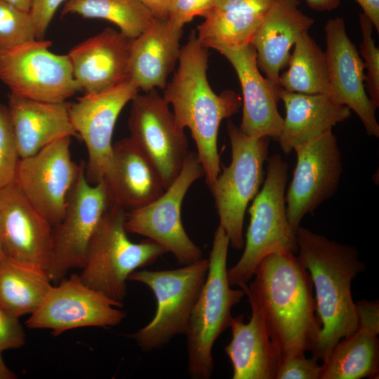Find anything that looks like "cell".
I'll return each mask as SVG.
<instances>
[{
  "label": "cell",
  "mask_w": 379,
  "mask_h": 379,
  "mask_svg": "<svg viewBox=\"0 0 379 379\" xmlns=\"http://www.w3.org/2000/svg\"><path fill=\"white\" fill-rule=\"evenodd\" d=\"M254 276L249 286L239 287L258 305L280 365L312 352L321 325L316 314L311 277L297 256L292 253L270 254L260 262Z\"/></svg>",
  "instance_id": "obj_1"
},
{
  "label": "cell",
  "mask_w": 379,
  "mask_h": 379,
  "mask_svg": "<svg viewBox=\"0 0 379 379\" xmlns=\"http://www.w3.org/2000/svg\"><path fill=\"white\" fill-rule=\"evenodd\" d=\"M208 60V48L192 31L181 48L178 67L167 83L163 98L172 105L178 126L190 130L211 189L220 173L218 149L220 123L239 111L242 100L232 90L220 94L212 90L207 78Z\"/></svg>",
  "instance_id": "obj_2"
},
{
  "label": "cell",
  "mask_w": 379,
  "mask_h": 379,
  "mask_svg": "<svg viewBox=\"0 0 379 379\" xmlns=\"http://www.w3.org/2000/svg\"><path fill=\"white\" fill-rule=\"evenodd\" d=\"M297 258L308 272L315 291L321 329L312 357L325 361L334 346L358 326L352 281L366 269L353 246L343 244L299 226Z\"/></svg>",
  "instance_id": "obj_3"
},
{
  "label": "cell",
  "mask_w": 379,
  "mask_h": 379,
  "mask_svg": "<svg viewBox=\"0 0 379 379\" xmlns=\"http://www.w3.org/2000/svg\"><path fill=\"white\" fill-rule=\"evenodd\" d=\"M229 239L220 225L216 229L205 281L192 307L185 335L188 373L194 379H208L214 369L213 347L233 319L232 309L245 292L234 289L227 278Z\"/></svg>",
  "instance_id": "obj_4"
},
{
  "label": "cell",
  "mask_w": 379,
  "mask_h": 379,
  "mask_svg": "<svg viewBox=\"0 0 379 379\" xmlns=\"http://www.w3.org/2000/svg\"><path fill=\"white\" fill-rule=\"evenodd\" d=\"M126 212L117 205L107 207L89 240L79 274L86 286L122 306L129 275L166 253L149 239L140 243L131 241L124 226Z\"/></svg>",
  "instance_id": "obj_5"
},
{
  "label": "cell",
  "mask_w": 379,
  "mask_h": 379,
  "mask_svg": "<svg viewBox=\"0 0 379 379\" xmlns=\"http://www.w3.org/2000/svg\"><path fill=\"white\" fill-rule=\"evenodd\" d=\"M288 171V164L279 154L268 158L263 185L248 210L250 222L244 252L238 262L227 270L231 286L246 284L266 256L298 252L295 233L286 214Z\"/></svg>",
  "instance_id": "obj_6"
},
{
  "label": "cell",
  "mask_w": 379,
  "mask_h": 379,
  "mask_svg": "<svg viewBox=\"0 0 379 379\" xmlns=\"http://www.w3.org/2000/svg\"><path fill=\"white\" fill-rule=\"evenodd\" d=\"M227 131L232 160L229 166H223L210 190L215 199L219 225L225 230L230 245L241 249L244 246L245 213L263 182V166L269 158L271 138L246 135L231 121Z\"/></svg>",
  "instance_id": "obj_7"
},
{
  "label": "cell",
  "mask_w": 379,
  "mask_h": 379,
  "mask_svg": "<svg viewBox=\"0 0 379 379\" xmlns=\"http://www.w3.org/2000/svg\"><path fill=\"white\" fill-rule=\"evenodd\" d=\"M208 259L164 270H135L128 280L153 292L156 312L151 321L132 335L144 351L160 349L175 335L186 333L194 302L206 278Z\"/></svg>",
  "instance_id": "obj_8"
},
{
  "label": "cell",
  "mask_w": 379,
  "mask_h": 379,
  "mask_svg": "<svg viewBox=\"0 0 379 379\" xmlns=\"http://www.w3.org/2000/svg\"><path fill=\"white\" fill-rule=\"evenodd\" d=\"M204 175L197 154L189 152L180 174L152 202L126 211L127 232L145 237L171 253L182 265L202 258L201 250L191 240L182 225L181 206L190 187Z\"/></svg>",
  "instance_id": "obj_9"
},
{
  "label": "cell",
  "mask_w": 379,
  "mask_h": 379,
  "mask_svg": "<svg viewBox=\"0 0 379 379\" xmlns=\"http://www.w3.org/2000/svg\"><path fill=\"white\" fill-rule=\"evenodd\" d=\"M50 41L35 39L0 51V80L16 95L63 102L77 91L67 55L49 51Z\"/></svg>",
  "instance_id": "obj_10"
},
{
  "label": "cell",
  "mask_w": 379,
  "mask_h": 379,
  "mask_svg": "<svg viewBox=\"0 0 379 379\" xmlns=\"http://www.w3.org/2000/svg\"><path fill=\"white\" fill-rule=\"evenodd\" d=\"M128 124L129 138L154 166L166 190L180 174L190 152L185 130L155 89L133 97Z\"/></svg>",
  "instance_id": "obj_11"
},
{
  "label": "cell",
  "mask_w": 379,
  "mask_h": 379,
  "mask_svg": "<svg viewBox=\"0 0 379 379\" xmlns=\"http://www.w3.org/2000/svg\"><path fill=\"white\" fill-rule=\"evenodd\" d=\"M85 166L73 186L62 220L53 229L52 258L48 275L58 284L74 268H82L89 240L102 215L110 205L102 180L90 184Z\"/></svg>",
  "instance_id": "obj_12"
},
{
  "label": "cell",
  "mask_w": 379,
  "mask_h": 379,
  "mask_svg": "<svg viewBox=\"0 0 379 379\" xmlns=\"http://www.w3.org/2000/svg\"><path fill=\"white\" fill-rule=\"evenodd\" d=\"M71 137L56 140L22 158L15 183L32 205L56 226L63 218L69 194L85 166L72 160Z\"/></svg>",
  "instance_id": "obj_13"
},
{
  "label": "cell",
  "mask_w": 379,
  "mask_h": 379,
  "mask_svg": "<svg viewBox=\"0 0 379 379\" xmlns=\"http://www.w3.org/2000/svg\"><path fill=\"white\" fill-rule=\"evenodd\" d=\"M293 178L286 190L287 218L295 233L307 214L337 192L343 173L340 149L332 131L294 149Z\"/></svg>",
  "instance_id": "obj_14"
},
{
  "label": "cell",
  "mask_w": 379,
  "mask_h": 379,
  "mask_svg": "<svg viewBox=\"0 0 379 379\" xmlns=\"http://www.w3.org/2000/svg\"><path fill=\"white\" fill-rule=\"evenodd\" d=\"M52 286L39 308L26 321L29 328H47L58 335L73 328L119 325L126 317L123 307L82 282L79 274Z\"/></svg>",
  "instance_id": "obj_15"
},
{
  "label": "cell",
  "mask_w": 379,
  "mask_h": 379,
  "mask_svg": "<svg viewBox=\"0 0 379 379\" xmlns=\"http://www.w3.org/2000/svg\"><path fill=\"white\" fill-rule=\"evenodd\" d=\"M138 91L139 88L128 79L110 90L84 95L77 102H69L71 123L87 149L84 173L90 184H98L107 173L112 162V139L117 118Z\"/></svg>",
  "instance_id": "obj_16"
},
{
  "label": "cell",
  "mask_w": 379,
  "mask_h": 379,
  "mask_svg": "<svg viewBox=\"0 0 379 379\" xmlns=\"http://www.w3.org/2000/svg\"><path fill=\"white\" fill-rule=\"evenodd\" d=\"M324 33L329 96L335 103L355 112L368 135L378 138L377 107L366 93L364 62L347 34L344 19L328 20Z\"/></svg>",
  "instance_id": "obj_17"
},
{
  "label": "cell",
  "mask_w": 379,
  "mask_h": 379,
  "mask_svg": "<svg viewBox=\"0 0 379 379\" xmlns=\"http://www.w3.org/2000/svg\"><path fill=\"white\" fill-rule=\"evenodd\" d=\"M53 227L15 182L0 190V241L15 260L48 269Z\"/></svg>",
  "instance_id": "obj_18"
},
{
  "label": "cell",
  "mask_w": 379,
  "mask_h": 379,
  "mask_svg": "<svg viewBox=\"0 0 379 379\" xmlns=\"http://www.w3.org/2000/svg\"><path fill=\"white\" fill-rule=\"evenodd\" d=\"M215 50L231 63L241 84L243 114L240 131L251 137L278 140L284 121L277 108L281 87L260 74L254 46L250 43Z\"/></svg>",
  "instance_id": "obj_19"
},
{
  "label": "cell",
  "mask_w": 379,
  "mask_h": 379,
  "mask_svg": "<svg viewBox=\"0 0 379 379\" xmlns=\"http://www.w3.org/2000/svg\"><path fill=\"white\" fill-rule=\"evenodd\" d=\"M133 39L107 27L69 51L73 77L84 95L102 93L130 79Z\"/></svg>",
  "instance_id": "obj_20"
},
{
  "label": "cell",
  "mask_w": 379,
  "mask_h": 379,
  "mask_svg": "<svg viewBox=\"0 0 379 379\" xmlns=\"http://www.w3.org/2000/svg\"><path fill=\"white\" fill-rule=\"evenodd\" d=\"M357 329L342 338L321 365L319 379L378 378L379 373V304L356 303Z\"/></svg>",
  "instance_id": "obj_21"
},
{
  "label": "cell",
  "mask_w": 379,
  "mask_h": 379,
  "mask_svg": "<svg viewBox=\"0 0 379 379\" xmlns=\"http://www.w3.org/2000/svg\"><path fill=\"white\" fill-rule=\"evenodd\" d=\"M299 5V0H276L251 41L259 69L277 86L281 72L288 66L291 48L314 22Z\"/></svg>",
  "instance_id": "obj_22"
},
{
  "label": "cell",
  "mask_w": 379,
  "mask_h": 379,
  "mask_svg": "<svg viewBox=\"0 0 379 379\" xmlns=\"http://www.w3.org/2000/svg\"><path fill=\"white\" fill-rule=\"evenodd\" d=\"M112 156L110 168L102 180L110 205L129 211L152 202L164 193L159 172L130 138L114 143Z\"/></svg>",
  "instance_id": "obj_23"
},
{
  "label": "cell",
  "mask_w": 379,
  "mask_h": 379,
  "mask_svg": "<svg viewBox=\"0 0 379 379\" xmlns=\"http://www.w3.org/2000/svg\"><path fill=\"white\" fill-rule=\"evenodd\" d=\"M183 27L166 19H154L131 47L129 78L139 90L164 89L180 55Z\"/></svg>",
  "instance_id": "obj_24"
},
{
  "label": "cell",
  "mask_w": 379,
  "mask_h": 379,
  "mask_svg": "<svg viewBox=\"0 0 379 379\" xmlns=\"http://www.w3.org/2000/svg\"><path fill=\"white\" fill-rule=\"evenodd\" d=\"M69 102H47L8 95V109L20 158L34 155L66 136L79 138L69 115Z\"/></svg>",
  "instance_id": "obj_25"
},
{
  "label": "cell",
  "mask_w": 379,
  "mask_h": 379,
  "mask_svg": "<svg viewBox=\"0 0 379 379\" xmlns=\"http://www.w3.org/2000/svg\"><path fill=\"white\" fill-rule=\"evenodd\" d=\"M279 98L286 115L277 140L285 154L332 131L351 115L347 107L335 103L326 94L293 93L281 88Z\"/></svg>",
  "instance_id": "obj_26"
},
{
  "label": "cell",
  "mask_w": 379,
  "mask_h": 379,
  "mask_svg": "<svg viewBox=\"0 0 379 379\" xmlns=\"http://www.w3.org/2000/svg\"><path fill=\"white\" fill-rule=\"evenodd\" d=\"M248 302V322L244 323L242 314L233 317L230 325L232 340L224 348L232 365V378L276 379L280 365L277 351L258 305L251 299Z\"/></svg>",
  "instance_id": "obj_27"
},
{
  "label": "cell",
  "mask_w": 379,
  "mask_h": 379,
  "mask_svg": "<svg viewBox=\"0 0 379 379\" xmlns=\"http://www.w3.org/2000/svg\"><path fill=\"white\" fill-rule=\"evenodd\" d=\"M276 0H215L198 26L199 42L206 48L241 46L254 34Z\"/></svg>",
  "instance_id": "obj_28"
},
{
  "label": "cell",
  "mask_w": 379,
  "mask_h": 379,
  "mask_svg": "<svg viewBox=\"0 0 379 379\" xmlns=\"http://www.w3.org/2000/svg\"><path fill=\"white\" fill-rule=\"evenodd\" d=\"M52 286L46 270L1 254L0 307L11 317L35 312Z\"/></svg>",
  "instance_id": "obj_29"
},
{
  "label": "cell",
  "mask_w": 379,
  "mask_h": 379,
  "mask_svg": "<svg viewBox=\"0 0 379 379\" xmlns=\"http://www.w3.org/2000/svg\"><path fill=\"white\" fill-rule=\"evenodd\" d=\"M287 67L279 79V86L282 89L293 93L329 95L325 53L308 32L295 41Z\"/></svg>",
  "instance_id": "obj_30"
},
{
  "label": "cell",
  "mask_w": 379,
  "mask_h": 379,
  "mask_svg": "<svg viewBox=\"0 0 379 379\" xmlns=\"http://www.w3.org/2000/svg\"><path fill=\"white\" fill-rule=\"evenodd\" d=\"M67 13L110 21L131 39L138 36L154 19L138 0H69L62 11V15Z\"/></svg>",
  "instance_id": "obj_31"
},
{
  "label": "cell",
  "mask_w": 379,
  "mask_h": 379,
  "mask_svg": "<svg viewBox=\"0 0 379 379\" xmlns=\"http://www.w3.org/2000/svg\"><path fill=\"white\" fill-rule=\"evenodd\" d=\"M36 39V30L29 12L0 0V51Z\"/></svg>",
  "instance_id": "obj_32"
},
{
  "label": "cell",
  "mask_w": 379,
  "mask_h": 379,
  "mask_svg": "<svg viewBox=\"0 0 379 379\" xmlns=\"http://www.w3.org/2000/svg\"><path fill=\"white\" fill-rule=\"evenodd\" d=\"M20 159L8 107L0 103V190L15 182Z\"/></svg>",
  "instance_id": "obj_33"
},
{
  "label": "cell",
  "mask_w": 379,
  "mask_h": 379,
  "mask_svg": "<svg viewBox=\"0 0 379 379\" xmlns=\"http://www.w3.org/2000/svg\"><path fill=\"white\" fill-rule=\"evenodd\" d=\"M359 26L362 35L360 53L362 56L365 74V87L368 97L378 108L379 107V48L373 39V25L364 13L359 14Z\"/></svg>",
  "instance_id": "obj_34"
},
{
  "label": "cell",
  "mask_w": 379,
  "mask_h": 379,
  "mask_svg": "<svg viewBox=\"0 0 379 379\" xmlns=\"http://www.w3.org/2000/svg\"><path fill=\"white\" fill-rule=\"evenodd\" d=\"M215 0H172L167 19L183 27L196 16L204 17L213 7Z\"/></svg>",
  "instance_id": "obj_35"
},
{
  "label": "cell",
  "mask_w": 379,
  "mask_h": 379,
  "mask_svg": "<svg viewBox=\"0 0 379 379\" xmlns=\"http://www.w3.org/2000/svg\"><path fill=\"white\" fill-rule=\"evenodd\" d=\"M317 361L305 354L291 358L279 366L276 379H319L321 365Z\"/></svg>",
  "instance_id": "obj_36"
},
{
  "label": "cell",
  "mask_w": 379,
  "mask_h": 379,
  "mask_svg": "<svg viewBox=\"0 0 379 379\" xmlns=\"http://www.w3.org/2000/svg\"><path fill=\"white\" fill-rule=\"evenodd\" d=\"M25 343V333L19 319L6 314L0 307V352L18 349Z\"/></svg>",
  "instance_id": "obj_37"
},
{
  "label": "cell",
  "mask_w": 379,
  "mask_h": 379,
  "mask_svg": "<svg viewBox=\"0 0 379 379\" xmlns=\"http://www.w3.org/2000/svg\"><path fill=\"white\" fill-rule=\"evenodd\" d=\"M65 1L33 0L29 13L35 25L37 39H43L55 11Z\"/></svg>",
  "instance_id": "obj_38"
},
{
  "label": "cell",
  "mask_w": 379,
  "mask_h": 379,
  "mask_svg": "<svg viewBox=\"0 0 379 379\" xmlns=\"http://www.w3.org/2000/svg\"><path fill=\"white\" fill-rule=\"evenodd\" d=\"M155 19H166L172 0H138Z\"/></svg>",
  "instance_id": "obj_39"
},
{
  "label": "cell",
  "mask_w": 379,
  "mask_h": 379,
  "mask_svg": "<svg viewBox=\"0 0 379 379\" xmlns=\"http://www.w3.org/2000/svg\"><path fill=\"white\" fill-rule=\"evenodd\" d=\"M363 12L371 20L373 27L379 32V0H355Z\"/></svg>",
  "instance_id": "obj_40"
},
{
  "label": "cell",
  "mask_w": 379,
  "mask_h": 379,
  "mask_svg": "<svg viewBox=\"0 0 379 379\" xmlns=\"http://www.w3.org/2000/svg\"><path fill=\"white\" fill-rule=\"evenodd\" d=\"M307 5L312 10L324 12L336 9L340 0H305Z\"/></svg>",
  "instance_id": "obj_41"
},
{
  "label": "cell",
  "mask_w": 379,
  "mask_h": 379,
  "mask_svg": "<svg viewBox=\"0 0 379 379\" xmlns=\"http://www.w3.org/2000/svg\"><path fill=\"white\" fill-rule=\"evenodd\" d=\"M2 352H0V379H13L17 375L11 371L4 363L2 357Z\"/></svg>",
  "instance_id": "obj_42"
},
{
  "label": "cell",
  "mask_w": 379,
  "mask_h": 379,
  "mask_svg": "<svg viewBox=\"0 0 379 379\" xmlns=\"http://www.w3.org/2000/svg\"><path fill=\"white\" fill-rule=\"evenodd\" d=\"M5 1L16 8L25 11L30 12L33 0H3Z\"/></svg>",
  "instance_id": "obj_43"
},
{
  "label": "cell",
  "mask_w": 379,
  "mask_h": 379,
  "mask_svg": "<svg viewBox=\"0 0 379 379\" xmlns=\"http://www.w3.org/2000/svg\"><path fill=\"white\" fill-rule=\"evenodd\" d=\"M2 248H1V241H0V255L2 253Z\"/></svg>",
  "instance_id": "obj_44"
}]
</instances>
